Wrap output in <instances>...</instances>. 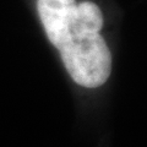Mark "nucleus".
<instances>
[{"instance_id":"1","label":"nucleus","mask_w":147,"mask_h":147,"mask_svg":"<svg viewBox=\"0 0 147 147\" xmlns=\"http://www.w3.org/2000/svg\"><path fill=\"white\" fill-rule=\"evenodd\" d=\"M36 18L75 88L94 93L114 69L110 0H30Z\"/></svg>"}]
</instances>
